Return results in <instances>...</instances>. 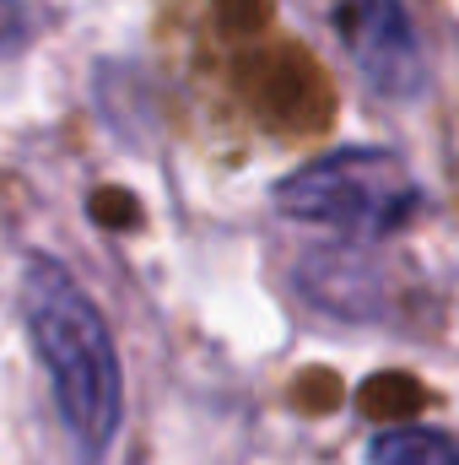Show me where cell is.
Listing matches in <instances>:
<instances>
[{
  "mask_svg": "<svg viewBox=\"0 0 459 465\" xmlns=\"http://www.w3.org/2000/svg\"><path fill=\"white\" fill-rule=\"evenodd\" d=\"M22 320L49 373L54 417L76 450V465H98L124 422V368L103 309L60 260L33 254L22 265Z\"/></svg>",
  "mask_w": 459,
  "mask_h": 465,
  "instance_id": "1",
  "label": "cell"
},
{
  "mask_svg": "<svg viewBox=\"0 0 459 465\" xmlns=\"http://www.w3.org/2000/svg\"><path fill=\"white\" fill-rule=\"evenodd\" d=\"M270 201L292 223H314V228H336L346 238L378 243V238H395L411 228L422 190L400 152L341 146V152H325V157L303 163L298 173H287Z\"/></svg>",
  "mask_w": 459,
  "mask_h": 465,
  "instance_id": "2",
  "label": "cell"
},
{
  "mask_svg": "<svg viewBox=\"0 0 459 465\" xmlns=\"http://www.w3.org/2000/svg\"><path fill=\"white\" fill-rule=\"evenodd\" d=\"M341 33L356 76L378 98L411 104L427 93V44L411 0H341Z\"/></svg>",
  "mask_w": 459,
  "mask_h": 465,
  "instance_id": "3",
  "label": "cell"
},
{
  "mask_svg": "<svg viewBox=\"0 0 459 465\" xmlns=\"http://www.w3.org/2000/svg\"><path fill=\"white\" fill-rule=\"evenodd\" d=\"M367 465H459V444L438 428H384L367 439Z\"/></svg>",
  "mask_w": 459,
  "mask_h": 465,
  "instance_id": "4",
  "label": "cell"
},
{
  "mask_svg": "<svg viewBox=\"0 0 459 465\" xmlns=\"http://www.w3.org/2000/svg\"><path fill=\"white\" fill-rule=\"evenodd\" d=\"M33 22H27V5L22 0H0V54H16L27 44Z\"/></svg>",
  "mask_w": 459,
  "mask_h": 465,
  "instance_id": "5",
  "label": "cell"
}]
</instances>
